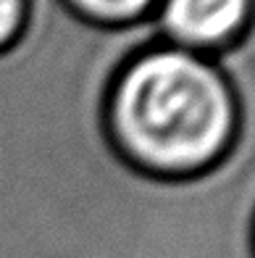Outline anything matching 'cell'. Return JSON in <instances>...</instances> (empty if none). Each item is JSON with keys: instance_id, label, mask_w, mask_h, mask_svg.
<instances>
[{"instance_id": "1", "label": "cell", "mask_w": 255, "mask_h": 258, "mask_svg": "<svg viewBox=\"0 0 255 258\" xmlns=\"http://www.w3.org/2000/svg\"><path fill=\"white\" fill-rule=\"evenodd\" d=\"M103 124L126 166L158 182H190L234 153L242 103L216 58L158 42L116 72Z\"/></svg>"}, {"instance_id": "2", "label": "cell", "mask_w": 255, "mask_h": 258, "mask_svg": "<svg viewBox=\"0 0 255 258\" xmlns=\"http://www.w3.org/2000/svg\"><path fill=\"white\" fill-rule=\"evenodd\" d=\"M155 19L168 45L213 58L245 34L252 0H160Z\"/></svg>"}, {"instance_id": "4", "label": "cell", "mask_w": 255, "mask_h": 258, "mask_svg": "<svg viewBox=\"0 0 255 258\" xmlns=\"http://www.w3.org/2000/svg\"><path fill=\"white\" fill-rule=\"evenodd\" d=\"M27 24V0H0V53L14 45Z\"/></svg>"}, {"instance_id": "3", "label": "cell", "mask_w": 255, "mask_h": 258, "mask_svg": "<svg viewBox=\"0 0 255 258\" xmlns=\"http://www.w3.org/2000/svg\"><path fill=\"white\" fill-rule=\"evenodd\" d=\"M63 3L92 24L124 27L153 16L160 0H63Z\"/></svg>"}, {"instance_id": "5", "label": "cell", "mask_w": 255, "mask_h": 258, "mask_svg": "<svg viewBox=\"0 0 255 258\" xmlns=\"http://www.w3.org/2000/svg\"><path fill=\"white\" fill-rule=\"evenodd\" d=\"M252 258H255V221H252Z\"/></svg>"}]
</instances>
